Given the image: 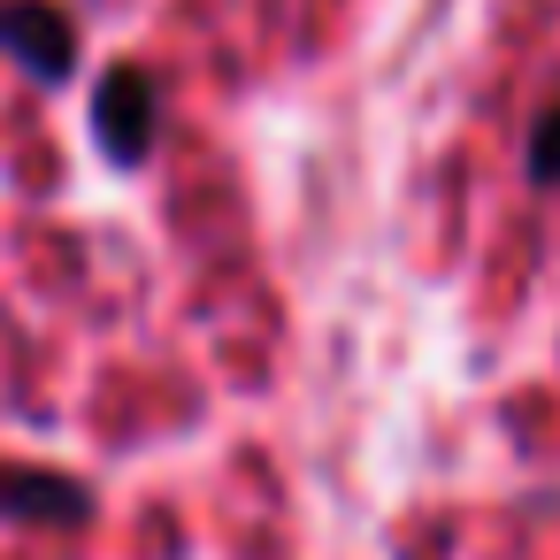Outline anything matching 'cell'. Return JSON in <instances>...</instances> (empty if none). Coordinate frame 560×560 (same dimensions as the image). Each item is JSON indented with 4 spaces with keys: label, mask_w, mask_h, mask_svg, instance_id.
Instances as JSON below:
<instances>
[{
    "label": "cell",
    "mask_w": 560,
    "mask_h": 560,
    "mask_svg": "<svg viewBox=\"0 0 560 560\" xmlns=\"http://www.w3.org/2000/svg\"><path fill=\"white\" fill-rule=\"evenodd\" d=\"M154 139H162V78L147 62H116L93 85V147L116 170H147L154 162Z\"/></svg>",
    "instance_id": "1"
},
{
    "label": "cell",
    "mask_w": 560,
    "mask_h": 560,
    "mask_svg": "<svg viewBox=\"0 0 560 560\" xmlns=\"http://www.w3.org/2000/svg\"><path fill=\"white\" fill-rule=\"evenodd\" d=\"M529 185L537 192H560V101L537 116V131H529Z\"/></svg>",
    "instance_id": "4"
},
{
    "label": "cell",
    "mask_w": 560,
    "mask_h": 560,
    "mask_svg": "<svg viewBox=\"0 0 560 560\" xmlns=\"http://www.w3.org/2000/svg\"><path fill=\"white\" fill-rule=\"evenodd\" d=\"M93 514V491L62 468H24L0 460V522H32V529H78Z\"/></svg>",
    "instance_id": "3"
},
{
    "label": "cell",
    "mask_w": 560,
    "mask_h": 560,
    "mask_svg": "<svg viewBox=\"0 0 560 560\" xmlns=\"http://www.w3.org/2000/svg\"><path fill=\"white\" fill-rule=\"evenodd\" d=\"M0 55L32 85H70L78 78V24L55 0H0Z\"/></svg>",
    "instance_id": "2"
}]
</instances>
